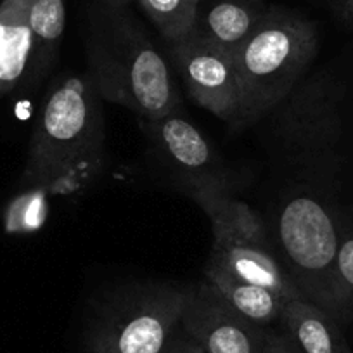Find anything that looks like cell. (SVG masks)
Returning a JSON list of instances; mask_svg holds the SVG:
<instances>
[{"mask_svg": "<svg viewBox=\"0 0 353 353\" xmlns=\"http://www.w3.org/2000/svg\"><path fill=\"white\" fill-rule=\"evenodd\" d=\"M99 94L88 74H61L33 127L21 184L28 191L71 192L94 181L104 161Z\"/></svg>", "mask_w": 353, "mask_h": 353, "instance_id": "obj_1", "label": "cell"}, {"mask_svg": "<svg viewBox=\"0 0 353 353\" xmlns=\"http://www.w3.org/2000/svg\"><path fill=\"white\" fill-rule=\"evenodd\" d=\"M88 78L101 99L154 121L179 111L181 94L165 57L142 26L114 14L88 40Z\"/></svg>", "mask_w": 353, "mask_h": 353, "instance_id": "obj_2", "label": "cell"}, {"mask_svg": "<svg viewBox=\"0 0 353 353\" xmlns=\"http://www.w3.org/2000/svg\"><path fill=\"white\" fill-rule=\"evenodd\" d=\"M317 49V26L310 19L269 9L232 61L243 90L241 123L272 111L303 77Z\"/></svg>", "mask_w": 353, "mask_h": 353, "instance_id": "obj_3", "label": "cell"}, {"mask_svg": "<svg viewBox=\"0 0 353 353\" xmlns=\"http://www.w3.org/2000/svg\"><path fill=\"white\" fill-rule=\"evenodd\" d=\"M191 196L212 222L213 250L208 261L239 279L276 291L288 303L303 298L270 250L260 216L246 203L232 198L219 176L192 179Z\"/></svg>", "mask_w": 353, "mask_h": 353, "instance_id": "obj_4", "label": "cell"}, {"mask_svg": "<svg viewBox=\"0 0 353 353\" xmlns=\"http://www.w3.org/2000/svg\"><path fill=\"white\" fill-rule=\"evenodd\" d=\"M277 236L303 300L338 321L334 274L339 232L332 213L312 196H294L281 212Z\"/></svg>", "mask_w": 353, "mask_h": 353, "instance_id": "obj_5", "label": "cell"}, {"mask_svg": "<svg viewBox=\"0 0 353 353\" xmlns=\"http://www.w3.org/2000/svg\"><path fill=\"white\" fill-rule=\"evenodd\" d=\"M192 291L175 284L135 288L97 321L87 353H165Z\"/></svg>", "mask_w": 353, "mask_h": 353, "instance_id": "obj_6", "label": "cell"}, {"mask_svg": "<svg viewBox=\"0 0 353 353\" xmlns=\"http://www.w3.org/2000/svg\"><path fill=\"white\" fill-rule=\"evenodd\" d=\"M181 329L206 353H263L270 334L241 315L206 279L194 286Z\"/></svg>", "mask_w": 353, "mask_h": 353, "instance_id": "obj_7", "label": "cell"}, {"mask_svg": "<svg viewBox=\"0 0 353 353\" xmlns=\"http://www.w3.org/2000/svg\"><path fill=\"white\" fill-rule=\"evenodd\" d=\"M168 52L189 96L199 106L227 123H241L243 90L232 61L192 35L168 43Z\"/></svg>", "mask_w": 353, "mask_h": 353, "instance_id": "obj_8", "label": "cell"}, {"mask_svg": "<svg viewBox=\"0 0 353 353\" xmlns=\"http://www.w3.org/2000/svg\"><path fill=\"white\" fill-rule=\"evenodd\" d=\"M267 11L261 0H199L189 35L234 61Z\"/></svg>", "mask_w": 353, "mask_h": 353, "instance_id": "obj_9", "label": "cell"}, {"mask_svg": "<svg viewBox=\"0 0 353 353\" xmlns=\"http://www.w3.org/2000/svg\"><path fill=\"white\" fill-rule=\"evenodd\" d=\"M33 0L0 2V97L26 80L33 50L30 11Z\"/></svg>", "mask_w": 353, "mask_h": 353, "instance_id": "obj_10", "label": "cell"}, {"mask_svg": "<svg viewBox=\"0 0 353 353\" xmlns=\"http://www.w3.org/2000/svg\"><path fill=\"white\" fill-rule=\"evenodd\" d=\"M144 123L152 141L176 168L185 173H194V179L215 176L210 173L213 165L212 148L191 121L175 111L159 120Z\"/></svg>", "mask_w": 353, "mask_h": 353, "instance_id": "obj_11", "label": "cell"}, {"mask_svg": "<svg viewBox=\"0 0 353 353\" xmlns=\"http://www.w3.org/2000/svg\"><path fill=\"white\" fill-rule=\"evenodd\" d=\"M205 279L210 281L222 293V296L248 321L267 327L283 319L288 301L276 291L239 279L213 261L206 263Z\"/></svg>", "mask_w": 353, "mask_h": 353, "instance_id": "obj_12", "label": "cell"}, {"mask_svg": "<svg viewBox=\"0 0 353 353\" xmlns=\"http://www.w3.org/2000/svg\"><path fill=\"white\" fill-rule=\"evenodd\" d=\"M281 322L303 353H353L339 322L303 298L286 305Z\"/></svg>", "mask_w": 353, "mask_h": 353, "instance_id": "obj_13", "label": "cell"}, {"mask_svg": "<svg viewBox=\"0 0 353 353\" xmlns=\"http://www.w3.org/2000/svg\"><path fill=\"white\" fill-rule=\"evenodd\" d=\"M33 50L26 80L39 83L49 73L66 28V0H33L30 11Z\"/></svg>", "mask_w": 353, "mask_h": 353, "instance_id": "obj_14", "label": "cell"}, {"mask_svg": "<svg viewBox=\"0 0 353 353\" xmlns=\"http://www.w3.org/2000/svg\"><path fill=\"white\" fill-rule=\"evenodd\" d=\"M139 4L168 43L181 42L194 28L199 0H141Z\"/></svg>", "mask_w": 353, "mask_h": 353, "instance_id": "obj_15", "label": "cell"}, {"mask_svg": "<svg viewBox=\"0 0 353 353\" xmlns=\"http://www.w3.org/2000/svg\"><path fill=\"white\" fill-rule=\"evenodd\" d=\"M334 283L338 321H348L353 317V232L339 237Z\"/></svg>", "mask_w": 353, "mask_h": 353, "instance_id": "obj_16", "label": "cell"}, {"mask_svg": "<svg viewBox=\"0 0 353 353\" xmlns=\"http://www.w3.org/2000/svg\"><path fill=\"white\" fill-rule=\"evenodd\" d=\"M263 353H303L300 346L296 345L293 338L288 332L284 334H277V332H270L267 345H265Z\"/></svg>", "mask_w": 353, "mask_h": 353, "instance_id": "obj_17", "label": "cell"}, {"mask_svg": "<svg viewBox=\"0 0 353 353\" xmlns=\"http://www.w3.org/2000/svg\"><path fill=\"white\" fill-rule=\"evenodd\" d=\"M336 12L345 19L350 26H353V0H332Z\"/></svg>", "mask_w": 353, "mask_h": 353, "instance_id": "obj_18", "label": "cell"}, {"mask_svg": "<svg viewBox=\"0 0 353 353\" xmlns=\"http://www.w3.org/2000/svg\"><path fill=\"white\" fill-rule=\"evenodd\" d=\"M176 350H179V353H206L201 346L196 345L188 336L185 338H179L176 336Z\"/></svg>", "mask_w": 353, "mask_h": 353, "instance_id": "obj_19", "label": "cell"}, {"mask_svg": "<svg viewBox=\"0 0 353 353\" xmlns=\"http://www.w3.org/2000/svg\"><path fill=\"white\" fill-rule=\"evenodd\" d=\"M106 2L113 9H121V8H123V6L130 4V2H141V0H106Z\"/></svg>", "mask_w": 353, "mask_h": 353, "instance_id": "obj_20", "label": "cell"}, {"mask_svg": "<svg viewBox=\"0 0 353 353\" xmlns=\"http://www.w3.org/2000/svg\"><path fill=\"white\" fill-rule=\"evenodd\" d=\"M165 353H179V350H176V336L172 339V343H170L168 348H166Z\"/></svg>", "mask_w": 353, "mask_h": 353, "instance_id": "obj_21", "label": "cell"}]
</instances>
